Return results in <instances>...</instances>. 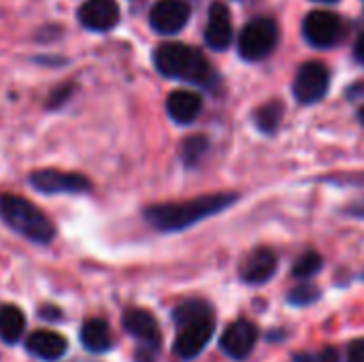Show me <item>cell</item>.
I'll return each instance as SVG.
<instances>
[{
	"mask_svg": "<svg viewBox=\"0 0 364 362\" xmlns=\"http://www.w3.org/2000/svg\"><path fill=\"white\" fill-rule=\"evenodd\" d=\"M173 322L177 326L173 352L181 361H194L215 333L213 307L198 299H190L177 305L173 312Z\"/></svg>",
	"mask_w": 364,
	"mask_h": 362,
	"instance_id": "cell-1",
	"label": "cell"
},
{
	"mask_svg": "<svg viewBox=\"0 0 364 362\" xmlns=\"http://www.w3.org/2000/svg\"><path fill=\"white\" fill-rule=\"evenodd\" d=\"M235 201H237V194L220 192V194H207V196H198V198L183 201V203L154 205V207L145 209V220L158 230L175 233V230H183L209 215L224 211Z\"/></svg>",
	"mask_w": 364,
	"mask_h": 362,
	"instance_id": "cell-2",
	"label": "cell"
},
{
	"mask_svg": "<svg viewBox=\"0 0 364 362\" xmlns=\"http://www.w3.org/2000/svg\"><path fill=\"white\" fill-rule=\"evenodd\" d=\"M156 68L171 79H181L190 83L211 85L215 73L205 55L183 43H162L154 53Z\"/></svg>",
	"mask_w": 364,
	"mask_h": 362,
	"instance_id": "cell-3",
	"label": "cell"
},
{
	"mask_svg": "<svg viewBox=\"0 0 364 362\" xmlns=\"http://www.w3.org/2000/svg\"><path fill=\"white\" fill-rule=\"evenodd\" d=\"M0 215L2 220L21 237H26L32 243H51L55 237V226L51 220L30 201L15 196V194H2L0 196Z\"/></svg>",
	"mask_w": 364,
	"mask_h": 362,
	"instance_id": "cell-4",
	"label": "cell"
},
{
	"mask_svg": "<svg viewBox=\"0 0 364 362\" xmlns=\"http://www.w3.org/2000/svg\"><path fill=\"white\" fill-rule=\"evenodd\" d=\"M122 326L139 341L136 362H156L158 350L162 346V333L156 318L147 309L130 307L122 316Z\"/></svg>",
	"mask_w": 364,
	"mask_h": 362,
	"instance_id": "cell-5",
	"label": "cell"
},
{
	"mask_svg": "<svg viewBox=\"0 0 364 362\" xmlns=\"http://www.w3.org/2000/svg\"><path fill=\"white\" fill-rule=\"evenodd\" d=\"M279 38V30L273 19L256 17L252 19L239 36V53L245 60H260L269 55Z\"/></svg>",
	"mask_w": 364,
	"mask_h": 362,
	"instance_id": "cell-6",
	"label": "cell"
},
{
	"mask_svg": "<svg viewBox=\"0 0 364 362\" xmlns=\"http://www.w3.org/2000/svg\"><path fill=\"white\" fill-rule=\"evenodd\" d=\"M331 83V73L322 62H305L294 77V98L303 105H314L324 98Z\"/></svg>",
	"mask_w": 364,
	"mask_h": 362,
	"instance_id": "cell-7",
	"label": "cell"
},
{
	"mask_svg": "<svg viewBox=\"0 0 364 362\" xmlns=\"http://www.w3.org/2000/svg\"><path fill=\"white\" fill-rule=\"evenodd\" d=\"M30 183L43 194H81L90 190V181L77 173H62L53 169L36 171L30 175Z\"/></svg>",
	"mask_w": 364,
	"mask_h": 362,
	"instance_id": "cell-8",
	"label": "cell"
},
{
	"mask_svg": "<svg viewBox=\"0 0 364 362\" xmlns=\"http://www.w3.org/2000/svg\"><path fill=\"white\" fill-rule=\"evenodd\" d=\"M341 32L339 15L331 11H311L303 21V34L314 47H331L337 43Z\"/></svg>",
	"mask_w": 364,
	"mask_h": 362,
	"instance_id": "cell-9",
	"label": "cell"
},
{
	"mask_svg": "<svg viewBox=\"0 0 364 362\" xmlns=\"http://www.w3.org/2000/svg\"><path fill=\"white\" fill-rule=\"evenodd\" d=\"M190 19L186 0H158L149 13V23L160 34H177Z\"/></svg>",
	"mask_w": 364,
	"mask_h": 362,
	"instance_id": "cell-10",
	"label": "cell"
},
{
	"mask_svg": "<svg viewBox=\"0 0 364 362\" xmlns=\"http://www.w3.org/2000/svg\"><path fill=\"white\" fill-rule=\"evenodd\" d=\"M258 329L247 322V320H237L232 322L224 335L220 337V348L224 350V354H228L235 361H243L252 354L256 341H258Z\"/></svg>",
	"mask_w": 364,
	"mask_h": 362,
	"instance_id": "cell-11",
	"label": "cell"
},
{
	"mask_svg": "<svg viewBox=\"0 0 364 362\" xmlns=\"http://www.w3.org/2000/svg\"><path fill=\"white\" fill-rule=\"evenodd\" d=\"M81 26L94 32H107L119 21V6L115 0H85L77 13Z\"/></svg>",
	"mask_w": 364,
	"mask_h": 362,
	"instance_id": "cell-12",
	"label": "cell"
},
{
	"mask_svg": "<svg viewBox=\"0 0 364 362\" xmlns=\"http://www.w3.org/2000/svg\"><path fill=\"white\" fill-rule=\"evenodd\" d=\"M277 269V258L269 247H258L254 252H250L239 269V275L245 284L250 286H260L267 284Z\"/></svg>",
	"mask_w": 364,
	"mask_h": 362,
	"instance_id": "cell-13",
	"label": "cell"
},
{
	"mask_svg": "<svg viewBox=\"0 0 364 362\" xmlns=\"http://www.w3.org/2000/svg\"><path fill=\"white\" fill-rule=\"evenodd\" d=\"M205 41L215 51H224L230 45V41H232V21H230V13H228L226 4H222V2L211 4L207 28H205Z\"/></svg>",
	"mask_w": 364,
	"mask_h": 362,
	"instance_id": "cell-14",
	"label": "cell"
},
{
	"mask_svg": "<svg viewBox=\"0 0 364 362\" xmlns=\"http://www.w3.org/2000/svg\"><path fill=\"white\" fill-rule=\"evenodd\" d=\"M26 350L38 358V361L45 362H53L60 361L66 350H68V344L66 339L55 333V331H34L32 335H28L26 339Z\"/></svg>",
	"mask_w": 364,
	"mask_h": 362,
	"instance_id": "cell-15",
	"label": "cell"
},
{
	"mask_svg": "<svg viewBox=\"0 0 364 362\" xmlns=\"http://www.w3.org/2000/svg\"><path fill=\"white\" fill-rule=\"evenodd\" d=\"M203 109V100L196 92L192 90H175L166 98V111L173 122L177 124H190L198 117Z\"/></svg>",
	"mask_w": 364,
	"mask_h": 362,
	"instance_id": "cell-16",
	"label": "cell"
},
{
	"mask_svg": "<svg viewBox=\"0 0 364 362\" xmlns=\"http://www.w3.org/2000/svg\"><path fill=\"white\" fill-rule=\"evenodd\" d=\"M81 346L92 354H105L113 348V335L102 318H90L79 331Z\"/></svg>",
	"mask_w": 364,
	"mask_h": 362,
	"instance_id": "cell-17",
	"label": "cell"
},
{
	"mask_svg": "<svg viewBox=\"0 0 364 362\" xmlns=\"http://www.w3.org/2000/svg\"><path fill=\"white\" fill-rule=\"evenodd\" d=\"M26 333V316L15 305L0 307V339L6 346H15Z\"/></svg>",
	"mask_w": 364,
	"mask_h": 362,
	"instance_id": "cell-18",
	"label": "cell"
},
{
	"mask_svg": "<svg viewBox=\"0 0 364 362\" xmlns=\"http://www.w3.org/2000/svg\"><path fill=\"white\" fill-rule=\"evenodd\" d=\"M282 115H284V105L273 100L269 105H262L258 111H256V124L260 130L264 132H275L279 122H282Z\"/></svg>",
	"mask_w": 364,
	"mask_h": 362,
	"instance_id": "cell-19",
	"label": "cell"
},
{
	"mask_svg": "<svg viewBox=\"0 0 364 362\" xmlns=\"http://www.w3.org/2000/svg\"><path fill=\"white\" fill-rule=\"evenodd\" d=\"M209 149V141H207V137H203V134H194V137H188L183 143H181V158H183V162L186 164H196L203 156H205V151Z\"/></svg>",
	"mask_w": 364,
	"mask_h": 362,
	"instance_id": "cell-20",
	"label": "cell"
},
{
	"mask_svg": "<svg viewBox=\"0 0 364 362\" xmlns=\"http://www.w3.org/2000/svg\"><path fill=\"white\" fill-rule=\"evenodd\" d=\"M320 269H322V256L316 254V252H307V254H303V256L294 262L292 275L299 277V280H309V277H314L316 273H320Z\"/></svg>",
	"mask_w": 364,
	"mask_h": 362,
	"instance_id": "cell-21",
	"label": "cell"
},
{
	"mask_svg": "<svg viewBox=\"0 0 364 362\" xmlns=\"http://www.w3.org/2000/svg\"><path fill=\"white\" fill-rule=\"evenodd\" d=\"M318 299H320V290L311 284H303L288 294L290 305H299V307H307V305L316 303Z\"/></svg>",
	"mask_w": 364,
	"mask_h": 362,
	"instance_id": "cell-22",
	"label": "cell"
},
{
	"mask_svg": "<svg viewBox=\"0 0 364 362\" xmlns=\"http://www.w3.org/2000/svg\"><path fill=\"white\" fill-rule=\"evenodd\" d=\"M294 362H339V352L335 348H324L320 352H307L299 354Z\"/></svg>",
	"mask_w": 364,
	"mask_h": 362,
	"instance_id": "cell-23",
	"label": "cell"
},
{
	"mask_svg": "<svg viewBox=\"0 0 364 362\" xmlns=\"http://www.w3.org/2000/svg\"><path fill=\"white\" fill-rule=\"evenodd\" d=\"M348 362H364V339L354 341L348 348Z\"/></svg>",
	"mask_w": 364,
	"mask_h": 362,
	"instance_id": "cell-24",
	"label": "cell"
},
{
	"mask_svg": "<svg viewBox=\"0 0 364 362\" xmlns=\"http://www.w3.org/2000/svg\"><path fill=\"white\" fill-rule=\"evenodd\" d=\"M354 55H356V60L364 64V34H360V38L356 41V45H354Z\"/></svg>",
	"mask_w": 364,
	"mask_h": 362,
	"instance_id": "cell-25",
	"label": "cell"
},
{
	"mask_svg": "<svg viewBox=\"0 0 364 362\" xmlns=\"http://www.w3.org/2000/svg\"><path fill=\"white\" fill-rule=\"evenodd\" d=\"M350 213H352V215H358V218H364V198L356 201V203L350 207Z\"/></svg>",
	"mask_w": 364,
	"mask_h": 362,
	"instance_id": "cell-26",
	"label": "cell"
},
{
	"mask_svg": "<svg viewBox=\"0 0 364 362\" xmlns=\"http://www.w3.org/2000/svg\"><path fill=\"white\" fill-rule=\"evenodd\" d=\"M358 119H360V124L364 126V105L358 109Z\"/></svg>",
	"mask_w": 364,
	"mask_h": 362,
	"instance_id": "cell-27",
	"label": "cell"
},
{
	"mask_svg": "<svg viewBox=\"0 0 364 362\" xmlns=\"http://www.w3.org/2000/svg\"><path fill=\"white\" fill-rule=\"evenodd\" d=\"M316 2H335V0H316Z\"/></svg>",
	"mask_w": 364,
	"mask_h": 362,
	"instance_id": "cell-28",
	"label": "cell"
}]
</instances>
